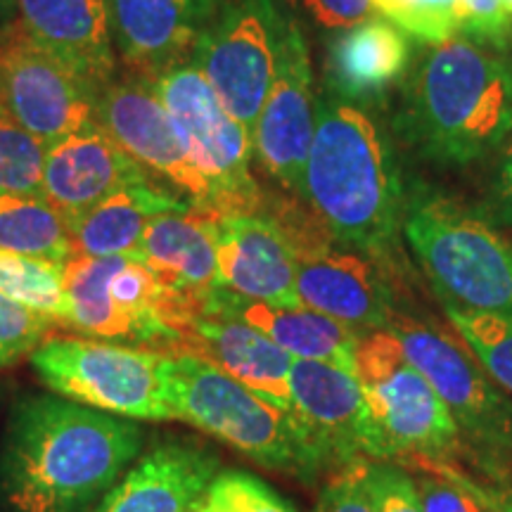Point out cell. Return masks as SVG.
Segmentation results:
<instances>
[{
    "label": "cell",
    "instance_id": "obj_7",
    "mask_svg": "<svg viewBox=\"0 0 512 512\" xmlns=\"http://www.w3.org/2000/svg\"><path fill=\"white\" fill-rule=\"evenodd\" d=\"M166 351L50 337L31 351V366L55 394L131 420H171L164 399Z\"/></svg>",
    "mask_w": 512,
    "mask_h": 512
},
{
    "label": "cell",
    "instance_id": "obj_14",
    "mask_svg": "<svg viewBox=\"0 0 512 512\" xmlns=\"http://www.w3.org/2000/svg\"><path fill=\"white\" fill-rule=\"evenodd\" d=\"M216 221L219 216L200 209L157 214L133 254L162 285L159 316L178 337L207 311L209 297L219 290Z\"/></svg>",
    "mask_w": 512,
    "mask_h": 512
},
{
    "label": "cell",
    "instance_id": "obj_11",
    "mask_svg": "<svg viewBox=\"0 0 512 512\" xmlns=\"http://www.w3.org/2000/svg\"><path fill=\"white\" fill-rule=\"evenodd\" d=\"M100 91L22 27L0 41V102L12 117L41 140H57L95 119Z\"/></svg>",
    "mask_w": 512,
    "mask_h": 512
},
{
    "label": "cell",
    "instance_id": "obj_19",
    "mask_svg": "<svg viewBox=\"0 0 512 512\" xmlns=\"http://www.w3.org/2000/svg\"><path fill=\"white\" fill-rule=\"evenodd\" d=\"M150 181L121 150L98 119L48 145L43 197L60 211L67 226L121 185Z\"/></svg>",
    "mask_w": 512,
    "mask_h": 512
},
{
    "label": "cell",
    "instance_id": "obj_41",
    "mask_svg": "<svg viewBox=\"0 0 512 512\" xmlns=\"http://www.w3.org/2000/svg\"><path fill=\"white\" fill-rule=\"evenodd\" d=\"M197 512H233L228 508V505H223L221 501H216V498L207 496V501H204V505Z\"/></svg>",
    "mask_w": 512,
    "mask_h": 512
},
{
    "label": "cell",
    "instance_id": "obj_17",
    "mask_svg": "<svg viewBox=\"0 0 512 512\" xmlns=\"http://www.w3.org/2000/svg\"><path fill=\"white\" fill-rule=\"evenodd\" d=\"M219 287L249 302L304 306L297 294V252L278 221L230 214L216 221Z\"/></svg>",
    "mask_w": 512,
    "mask_h": 512
},
{
    "label": "cell",
    "instance_id": "obj_9",
    "mask_svg": "<svg viewBox=\"0 0 512 512\" xmlns=\"http://www.w3.org/2000/svg\"><path fill=\"white\" fill-rule=\"evenodd\" d=\"M290 17L275 0H230L214 12L192 64L249 133L271 91Z\"/></svg>",
    "mask_w": 512,
    "mask_h": 512
},
{
    "label": "cell",
    "instance_id": "obj_1",
    "mask_svg": "<svg viewBox=\"0 0 512 512\" xmlns=\"http://www.w3.org/2000/svg\"><path fill=\"white\" fill-rule=\"evenodd\" d=\"M138 422L72 399L29 394L15 403L0 446L5 512H83L140 456Z\"/></svg>",
    "mask_w": 512,
    "mask_h": 512
},
{
    "label": "cell",
    "instance_id": "obj_4",
    "mask_svg": "<svg viewBox=\"0 0 512 512\" xmlns=\"http://www.w3.org/2000/svg\"><path fill=\"white\" fill-rule=\"evenodd\" d=\"M403 235L446 306L512 323V240L439 195L403 207Z\"/></svg>",
    "mask_w": 512,
    "mask_h": 512
},
{
    "label": "cell",
    "instance_id": "obj_29",
    "mask_svg": "<svg viewBox=\"0 0 512 512\" xmlns=\"http://www.w3.org/2000/svg\"><path fill=\"white\" fill-rule=\"evenodd\" d=\"M446 316L465 347L498 387L512 394V323L489 313L460 311L446 306Z\"/></svg>",
    "mask_w": 512,
    "mask_h": 512
},
{
    "label": "cell",
    "instance_id": "obj_39",
    "mask_svg": "<svg viewBox=\"0 0 512 512\" xmlns=\"http://www.w3.org/2000/svg\"><path fill=\"white\" fill-rule=\"evenodd\" d=\"M494 192H496L498 211H501L505 219L512 221V133H510V138L503 143Z\"/></svg>",
    "mask_w": 512,
    "mask_h": 512
},
{
    "label": "cell",
    "instance_id": "obj_22",
    "mask_svg": "<svg viewBox=\"0 0 512 512\" xmlns=\"http://www.w3.org/2000/svg\"><path fill=\"white\" fill-rule=\"evenodd\" d=\"M22 31L98 91L114 81L117 57L107 0H15Z\"/></svg>",
    "mask_w": 512,
    "mask_h": 512
},
{
    "label": "cell",
    "instance_id": "obj_10",
    "mask_svg": "<svg viewBox=\"0 0 512 512\" xmlns=\"http://www.w3.org/2000/svg\"><path fill=\"white\" fill-rule=\"evenodd\" d=\"M389 330L444 399L458 430L491 448H512V403L503 399L463 339L456 342L451 332L396 313Z\"/></svg>",
    "mask_w": 512,
    "mask_h": 512
},
{
    "label": "cell",
    "instance_id": "obj_31",
    "mask_svg": "<svg viewBox=\"0 0 512 512\" xmlns=\"http://www.w3.org/2000/svg\"><path fill=\"white\" fill-rule=\"evenodd\" d=\"M373 12L415 41L444 43L460 34L463 0H370Z\"/></svg>",
    "mask_w": 512,
    "mask_h": 512
},
{
    "label": "cell",
    "instance_id": "obj_20",
    "mask_svg": "<svg viewBox=\"0 0 512 512\" xmlns=\"http://www.w3.org/2000/svg\"><path fill=\"white\" fill-rule=\"evenodd\" d=\"M219 460L185 441L145 453L91 512H195L216 482Z\"/></svg>",
    "mask_w": 512,
    "mask_h": 512
},
{
    "label": "cell",
    "instance_id": "obj_23",
    "mask_svg": "<svg viewBox=\"0 0 512 512\" xmlns=\"http://www.w3.org/2000/svg\"><path fill=\"white\" fill-rule=\"evenodd\" d=\"M411 41L387 19L370 17L330 41L325 79L330 95L351 105L380 102L408 72Z\"/></svg>",
    "mask_w": 512,
    "mask_h": 512
},
{
    "label": "cell",
    "instance_id": "obj_38",
    "mask_svg": "<svg viewBox=\"0 0 512 512\" xmlns=\"http://www.w3.org/2000/svg\"><path fill=\"white\" fill-rule=\"evenodd\" d=\"M299 3L306 17L320 31H330V34L356 27L373 15L370 0H299Z\"/></svg>",
    "mask_w": 512,
    "mask_h": 512
},
{
    "label": "cell",
    "instance_id": "obj_16",
    "mask_svg": "<svg viewBox=\"0 0 512 512\" xmlns=\"http://www.w3.org/2000/svg\"><path fill=\"white\" fill-rule=\"evenodd\" d=\"M297 294L309 309L325 313L358 335L392 323V292L375 254L363 249L316 247L297 256Z\"/></svg>",
    "mask_w": 512,
    "mask_h": 512
},
{
    "label": "cell",
    "instance_id": "obj_32",
    "mask_svg": "<svg viewBox=\"0 0 512 512\" xmlns=\"http://www.w3.org/2000/svg\"><path fill=\"white\" fill-rule=\"evenodd\" d=\"M55 320L0 294V368L31 354L46 339Z\"/></svg>",
    "mask_w": 512,
    "mask_h": 512
},
{
    "label": "cell",
    "instance_id": "obj_43",
    "mask_svg": "<svg viewBox=\"0 0 512 512\" xmlns=\"http://www.w3.org/2000/svg\"><path fill=\"white\" fill-rule=\"evenodd\" d=\"M501 512H512V501H508V503H505V505H503V508H501Z\"/></svg>",
    "mask_w": 512,
    "mask_h": 512
},
{
    "label": "cell",
    "instance_id": "obj_36",
    "mask_svg": "<svg viewBox=\"0 0 512 512\" xmlns=\"http://www.w3.org/2000/svg\"><path fill=\"white\" fill-rule=\"evenodd\" d=\"M375 512H425L415 479L392 463H368Z\"/></svg>",
    "mask_w": 512,
    "mask_h": 512
},
{
    "label": "cell",
    "instance_id": "obj_37",
    "mask_svg": "<svg viewBox=\"0 0 512 512\" xmlns=\"http://www.w3.org/2000/svg\"><path fill=\"white\" fill-rule=\"evenodd\" d=\"M316 512H375L368 484V460L342 467L320 494Z\"/></svg>",
    "mask_w": 512,
    "mask_h": 512
},
{
    "label": "cell",
    "instance_id": "obj_30",
    "mask_svg": "<svg viewBox=\"0 0 512 512\" xmlns=\"http://www.w3.org/2000/svg\"><path fill=\"white\" fill-rule=\"evenodd\" d=\"M46 150L0 102V192L43 197Z\"/></svg>",
    "mask_w": 512,
    "mask_h": 512
},
{
    "label": "cell",
    "instance_id": "obj_3",
    "mask_svg": "<svg viewBox=\"0 0 512 512\" xmlns=\"http://www.w3.org/2000/svg\"><path fill=\"white\" fill-rule=\"evenodd\" d=\"M401 133L422 157L472 164L512 133V60L465 36L430 48L413 69Z\"/></svg>",
    "mask_w": 512,
    "mask_h": 512
},
{
    "label": "cell",
    "instance_id": "obj_21",
    "mask_svg": "<svg viewBox=\"0 0 512 512\" xmlns=\"http://www.w3.org/2000/svg\"><path fill=\"white\" fill-rule=\"evenodd\" d=\"M176 349L207 358L261 399L292 413L290 373L294 358L242 318L202 313L183 330Z\"/></svg>",
    "mask_w": 512,
    "mask_h": 512
},
{
    "label": "cell",
    "instance_id": "obj_27",
    "mask_svg": "<svg viewBox=\"0 0 512 512\" xmlns=\"http://www.w3.org/2000/svg\"><path fill=\"white\" fill-rule=\"evenodd\" d=\"M0 252L67 264L74 256L72 233L46 197L0 192Z\"/></svg>",
    "mask_w": 512,
    "mask_h": 512
},
{
    "label": "cell",
    "instance_id": "obj_8",
    "mask_svg": "<svg viewBox=\"0 0 512 512\" xmlns=\"http://www.w3.org/2000/svg\"><path fill=\"white\" fill-rule=\"evenodd\" d=\"M150 83L185 155L211 185L216 214H254L261 195L252 176V133L230 117L192 62L178 64Z\"/></svg>",
    "mask_w": 512,
    "mask_h": 512
},
{
    "label": "cell",
    "instance_id": "obj_25",
    "mask_svg": "<svg viewBox=\"0 0 512 512\" xmlns=\"http://www.w3.org/2000/svg\"><path fill=\"white\" fill-rule=\"evenodd\" d=\"M195 209L152 181L121 185L86 214L69 223L74 254L121 256L136 254L150 219L166 211Z\"/></svg>",
    "mask_w": 512,
    "mask_h": 512
},
{
    "label": "cell",
    "instance_id": "obj_6",
    "mask_svg": "<svg viewBox=\"0 0 512 512\" xmlns=\"http://www.w3.org/2000/svg\"><path fill=\"white\" fill-rule=\"evenodd\" d=\"M354 375L380 434L384 460H437L456 446L460 437L456 420L392 330H373L358 337Z\"/></svg>",
    "mask_w": 512,
    "mask_h": 512
},
{
    "label": "cell",
    "instance_id": "obj_33",
    "mask_svg": "<svg viewBox=\"0 0 512 512\" xmlns=\"http://www.w3.org/2000/svg\"><path fill=\"white\" fill-rule=\"evenodd\" d=\"M209 496L233 512H294L273 489L245 472H223L211 484Z\"/></svg>",
    "mask_w": 512,
    "mask_h": 512
},
{
    "label": "cell",
    "instance_id": "obj_26",
    "mask_svg": "<svg viewBox=\"0 0 512 512\" xmlns=\"http://www.w3.org/2000/svg\"><path fill=\"white\" fill-rule=\"evenodd\" d=\"M126 256L74 254L64 264V294H67L64 325H72L91 337L110 339V342L119 339V342H131V347H145L140 325L119 311L110 297V280Z\"/></svg>",
    "mask_w": 512,
    "mask_h": 512
},
{
    "label": "cell",
    "instance_id": "obj_24",
    "mask_svg": "<svg viewBox=\"0 0 512 512\" xmlns=\"http://www.w3.org/2000/svg\"><path fill=\"white\" fill-rule=\"evenodd\" d=\"M204 313H228L242 318L271 337L294 361H318L354 373V354L361 335L309 306L249 302L219 287L209 297Z\"/></svg>",
    "mask_w": 512,
    "mask_h": 512
},
{
    "label": "cell",
    "instance_id": "obj_44",
    "mask_svg": "<svg viewBox=\"0 0 512 512\" xmlns=\"http://www.w3.org/2000/svg\"><path fill=\"white\" fill-rule=\"evenodd\" d=\"M195 512H197V510H195Z\"/></svg>",
    "mask_w": 512,
    "mask_h": 512
},
{
    "label": "cell",
    "instance_id": "obj_18",
    "mask_svg": "<svg viewBox=\"0 0 512 512\" xmlns=\"http://www.w3.org/2000/svg\"><path fill=\"white\" fill-rule=\"evenodd\" d=\"M112 38L138 79L155 81L192 60L216 0H107Z\"/></svg>",
    "mask_w": 512,
    "mask_h": 512
},
{
    "label": "cell",
    "instance_id": "obj_5",
    "mask_svg": "<svg viewBox=\"0 0 512 512\" xmlns=\"http://www.w3.org/2000/svg\"><path fill=\"white\" fill-rule=\"evenodd\" d=\"M164 399L171 418L226 441L268 470L316 475L302 432L290 413L261 399L207 358L192 351H166Z\"/></svg>",
    "mask_w": 512,
    "mask_h": 512
},
{
    "label": "cell",
    "instance_id": "obj_40",
    "mask_svg": "<svg viewBox=\"0 0 512 512\" xmlns=\"http://www.w3.org/2000/svg\"><path fill=\"white\" fill-rule=\"evenodd\" d=\"M15 12H17L15 0H0V41H3L10 31L17 29L15 27Z\"/></svg>",
    "mask_w": 512,
    "mask_h": 512
},
{
    "label": "cell",
    "instance_id": "obj_15",
    "mask_svg": "<svg viewBox=\"0 0 512 512\" xmlns=\"http://www.w3.org/2000/svg\"><path fill=\"white\" fill-rule=\"evenodd\" d=\"M318 98L299 24L290 19L278 74L252 131L254 155L283 188L302 197L306 159L316 131Z\"/></svg>",
    "mask_w": 512,
    "mask_h": 512
},
{
    "label": "cell",
    "instance_id": "obj_2",
    "mask_svg": "<svg viewBox=\"0 0 512 512\" xmlns=\"http://www.w3.org/2000/svg\"><path fill=\"white\" fill-rule=\"evenodd\" d=\"M302 200L330 235L380 254L403 221V188L392 140L363 110L335 95L318 98Z\"/></svg>",
    "mask_w": 512,
    "mask_h": 512
},
{
    "label": "cell",
    "instance_id": "obj_42",
    "mask_svg": "<svg viewBox=\"0 0 512 512\" xmlns=\"http://www.w3.org/2000/svg\"><path fill=\"white\" fill-rule=\"evenodd\" d=\"M503 3H505V10H508V15L512 19V0H503Z\"/></svg>",
    "mask_w": 512,
    "mask_h": 512
},
{
    "label": "cell",
    "instance_id": "obj_13",
    "mask_svg": "<svg viewBox=\"0 0 512 512\" xmlns=\"http://www.w3.org/2000/svg\"><path fill=\"white\" fill-rule=\"evenodd\" d=\"M95 119L147 176L171 188L190 207L216 214L211 185L185 155L150 81L136 76L107 83L98 95Z\"/></svg>",
    "mask_w": 512,
    "mask_h": 512
},
{
    "label": "cell",
    "instance_id": "obj_12",
    "mask_svg": "<svg viewBox=\"0 0 512 512\" xmlns=\"http://www.w3.org/2000/svg\"><path fill=\"white\" fill-rule=\"evenodd\" d=\"M292 418L302 432L313 472L347 467L366 458L384 460L356 375L318 361H294L290 373Z\"/></svg>",
    "mask_w": 512,
    "mask_h": 512
},
{
    "label": "cell",
    "instance_id": "obj_35",
    "mask_svg": "<svg viewBox=\"0 0 512 512\" xmlns=\"http://www.w3.org/2000/svg\"><path fill=\"white\" fill-rule=\"evenodd\" d=\"M460 34L491 50H505L512 41V19L503 0H463Z\"/></svg>",
    "mask_w": 512,
    "mask_h": 512
},
{
    "label": "cell",
    "instance_id": "obj_34",
    "mask_svg": "<svg viewBox=\"0 0 512 512\" xmlns=\"http://www.w3.org/2000/svg\"><path fill=\"white\" fill-rule=\"evenodd\" d=\"M420 501L425 512H486L482 498L475 494V486L463 479H453L446 472H437L425 465L420 479H415Z\"/></svg>",
    "mask_w": 512,
    "mask_h": 512
},
{
    "label": "cell",
    "instance_id": "obj_28",
    "mask_svg": "<svg viewBox=\"0 0 512 512\" xmlns=\"http://www.w3.org/2000/svg\"><path fill=\"white\" fill-rule=\"evenodd\" d=\"M0 294L53 320L67 318L64 264L0 252Z\"/></svg>",
    "mask_w": 512,
    "mask_h": 512
}]
</instances>
